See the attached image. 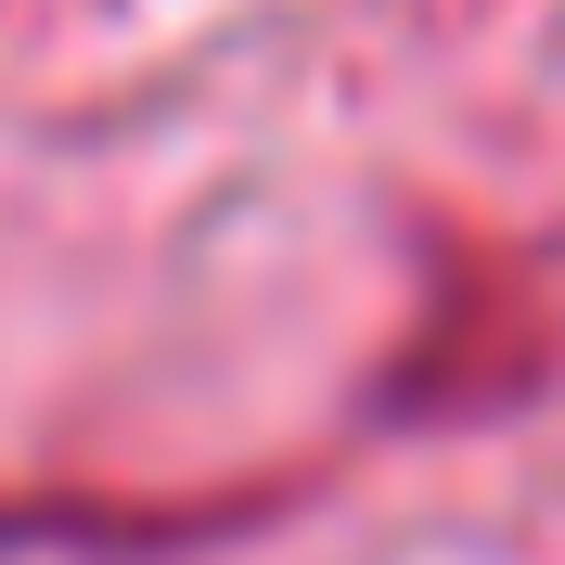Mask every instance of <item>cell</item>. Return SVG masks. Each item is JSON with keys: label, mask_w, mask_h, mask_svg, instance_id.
<instances>
[{"label": "cell", "mask_w": 565, "mask_h": 565, "mask_svg": "<svg viewBox=\"0 0 565 565\" xmlns=\"http://www.w3.org/2000/svg\"><path fill=\"white\" fill-rule=\"evenodd\" d=\"M553 373V296L501 245H437L424 257V321L386 360V412H501Z\"/></svg>", "instance_id": "cell-1"}]
</instances>
